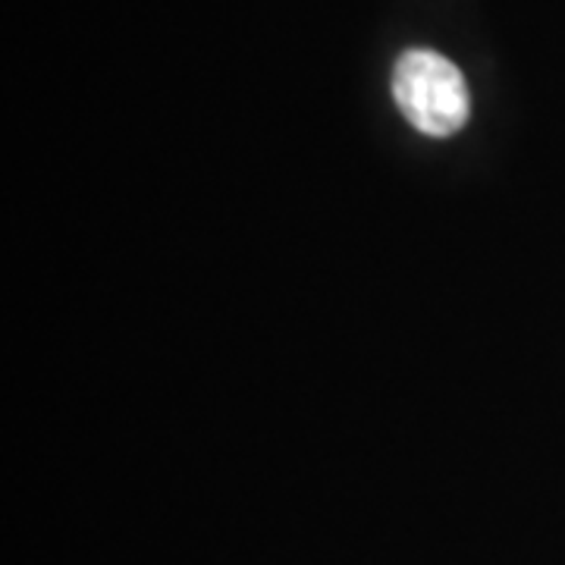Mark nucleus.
Returning <instances> with one entry per match:
<instances>
[{"mask_svg": "<svg viewBox=\"0 0 565 565\" xmlns=\"http://www.w3.org/2000/svg\"><path fill=\"white\" fill-rule=\"evenodd\" d=\"M393 98L405 120L434 139L459 132L471 114L468 85L459 66L424 47H412L399 57L393 70Z\"/></svg>", "mask_w": 565, "mask_h": 565, "instance_id": "f257e3e1", "label": "nucleus"}]
</instances>
